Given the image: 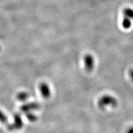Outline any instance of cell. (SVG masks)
<instances>
[{
    "instance_id": "cell-10",
    "label": "cell",
    "mask_w": 133,
    "mask_h": 133,
    "mask_svg": "<svg viewBox=\"0 0 133 133\" xmlns=\"http://www.w3.org/2000/svg\"><path fill=\"white\" fill-rule=\"evenodd\" d=\"M6 121H7V116L1 110H0V122L2 123H5Z\"/></svg>"
},
{
    "instance_id": "cell-11",
    "label": "cell",
    "mask_w": 133,
    "mask_h": 133,
    "mask_svg": "<svg viewBox=\"0 0 133 133\" xmlns=\"http://www.w3.org/2000/svg\"><path fill=\"white\" fill-rule=\"evenodd\" d=\"M127 133H133V127L129 128L127 130Z\"/></svg>"
},
{
    "instance_id": "cell-1",
    "label": "cell",
    "mask_w": 133,
    "mask_h": 133,
    "mask_svg": "<svg viewBox=\"0 0 133 133\" xmlns=\"http://www.w3.org/2000/svg\"><path fill=\"white\" fill-rule=\"evenodd\" d=\"M117 103V101L114 97L110 95H105L99 100L98 105L100 108L104 109L106 108L115 107Z\"/></svg>"
},
{
    "instance_id": "cell-4",
    "label": "cell",
    "mask_w": 133,
    "mask_h": 133,
    "mask_svg": "<svg viewBox=\"0 0 133 133\" xmlns=\"http://www.w3.org/2000/svg\"><path fill=\"white\" fill-rule=\"evenodd\" d=\"M84 64L85 69L88 72H91L94 67V58L90 55H87L84 57Z\"/></svg>"
},
{
    "instance_id": "cell-6",
    "label": "cell",
    "mask_w": 133,
    "mask_h": 133,
    "mask_svg": "<svg viewBox=\"0 0 133 133\" xmlns=\"http://www.w3.org/2000/svg\"><path fill=\"white\" fill-rule=\"evenodd\" d=\"M122 24L124 28L127 30V29L130 28L131 26V20L130 18L124 16Z\"/></svg>"
},
{
    "instance_id": "cell-12",
    "label": "cell",
    "mask_w": 133,
    "mask_h": 133,
    "mask_svg": "<svg viewBox=\"0 0 133 133\" xmlns=\"http://www.w3.org/2000/svg\"><path fill=\"white\" fill-rule=\"evenodd\" d=\"M129 75H130V78L131 79L132 81L133 82V69L130 70V73H129Z\"/></svg>"
},
{
    "instance_id": "cell-8",
    "label": "cell",
    "mask_w": 133,
    "mask_h": 133,
    "mask_svg": "<svg viewBox=\"0 0 133 133\" xmlns=\"http://www.w3.org/2000/svg\"><path fill=\"white\" fill-rule=\"evenodd\" d=\"M123 15L126 16L131 20L133 19V9L131 8H124L123 11Z\"/></svg>"
},
{
    "instance_id": "cell-5",
    "label": "cell",
    "mask_w": 133,
    "mask_h": 133,
    "mask_svg": "<svg viewBox=\"0 0 133 133\" xmlns=\"http://www.w3.org/2000/svg\"><path fill=\"white\" fill-rule=\"evenodd\" d=\"M39 107V104L37 103H30L25 104L21 107V110L24 113H28L33 110H36L38 109Z\"/></svg>"
},
{
    "instance_id": "cell-2",
    "label": "cell",
    "mask_w": 133,
    "mask_h": 133,
    "mask_svg": "<svg viewBox=\"0 0 133 133\" xmlns=\"http://www.w3.org/2000/svg\"><path fill=\"white\" fill-rule=\"evenodd\" d=\"M39 90L43 98L48 99L51 97V90L47 83L44 82L41 83L39 85Z\"/></svg>"
},
{
    "instance_id": "cell-9",
    "label": "cell",
    "mask_w": 133,
    "mask_h": 133,
    "mask_svg": "<svg viewBox=\"0 0 133 133\" xmlns=\"http://www.w3.org/2000/svg\"><path fill=\"white\" fill-rule=\"evenodd\" d=\"M26 117L27 118L28 120H30L31 122H35L37 120V116L34 114L31 113V112L27 113Z\"/></svg>"
},
{
    "instance_id": "cell-3",
    "label": "cell",
    "mask_w": 133,
    "mask_h": 133,
    "mask_svg": "<svg viewBox=\"0 0 133 133\" xmlns=\"http://www.w3.org/2000/svg\"><path fill=\"white\" fill-rule=\"evenodd\" d=\"M14 119V122L10 125L8 128L10 130H17L21 128L23 126V121L20 115L15 114Z\"/></svg>"
},
{
    "instance_id": "cell-7",
    "label": "cell",
    "mask_w": 133,
    "mask_h": 133,
    "mask_svg": "<svg viewBox=\"0 0 133 133\" xmlns=\"http://www.w3.org/2000/svg\"><path fill=\"white\" fill-rule=\"evenodd\" d=\"M29 97V94L28 93L25 92V91H21L17 95V99L18 101L21 102H24L28 99Z\"/></svg>"
}]
</instances>
